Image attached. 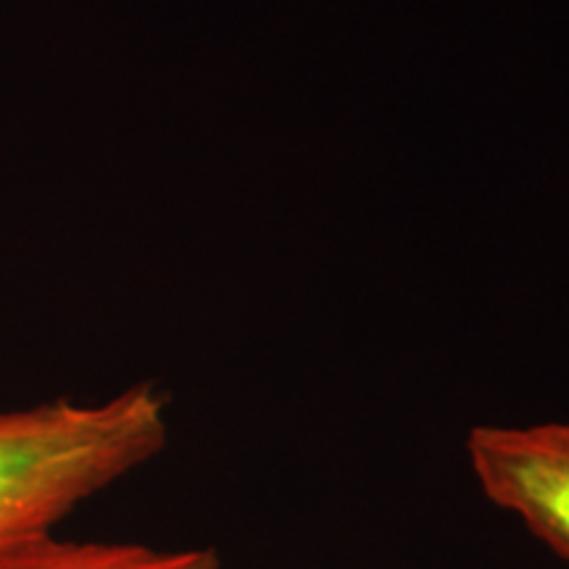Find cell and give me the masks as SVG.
<instances>
[{
    "label": "cell",
    "instance_id": "1",
    "mask_svg": "<svg viewBox=\"0 0 569 569\" xmlns=\"http://www.w3.org/2000/svg\"><path fill=\"white\" fill-rule=\"evenodd\" d=\"M167 396L153 382L98 403L69 398L0 411V551L56 525L167 448Z\"/></svg>",
    "mask_w": 569,
    "mask_h": 569
},
{
    "label": "cell",
    "instance_id": "2",
    "mask_svg": "<svg viewBox=\"0 0 569 569\" xmlns=\"http://www.w3.org/2000/svg\"><path fill=\"white\" fill-rule=\"evenodd\" d=\"M465 446L482 496L569 561V422L475 425Z\"/></svg>",
    "mask_w": 569,
    "mask_h": 569
},
{
    "label": "cell",
    "instance_id": "3",
    "mask_svg": "<svg viewBox=\"0 0 569 569\" xmlns=\"http://www.w3.org/2000/svg\"><path fill=\"white\" fill-rule=\"evenodd\" d=\"M0 569H222L213 549H153L142 543L40 536L0 551Z\"/></svg>",
    "mask_w": 569,
    "mask_h": 569
}]
</instances>
